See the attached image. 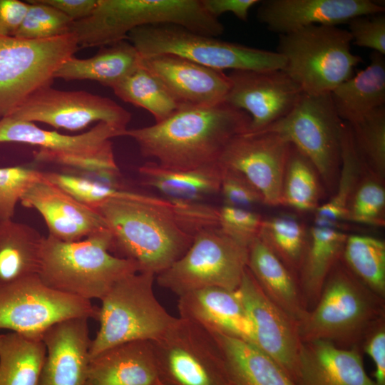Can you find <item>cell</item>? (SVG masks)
<instances>
[{"label": "cell", "mask_w": 385, "mask_h": 385, "mask_svg": "<svg viewBox=\"0 0 385 385\" xmlns=\"http://www.w3.org/2000/svg\"><path fill=\"white\" fill-rule=\"evenodd\" d=\"M250 117L226 102L212 106H183L164 120L133 129L124 136L140 153L161 167L189 170L218 162L227 143L247 132Z\"/></svg>", "instance_id": "1"}, {"label": "cell", "mask_w": 385, "mask_h": 385, "mask_svg": "<svg viewBox=\"0 0 385 385\" xmlns=\"http://www.w3.org/2000/svg\"><path fill=\"white\" fill-rule=\"evenodd\" d=\"M113 237V250L157 276L187 251L194 236L178 221V201L112 199L93 207Z\"/></svg>", "instance_id": "2"}, {"label": "cell", "mask_w": 385, "mask_h": 385, "mask_svg": "<svg viewBox=\"0 0 385 385\" xmlns=\"http://www.w3.org/2000/svg\"><path fill=\"white\" fill-rule=\"evenodd\" d=\"M109 229L63 242L43 237L38 276L48 287L91 301L101 299L123 277L139 272L133 261L114 255Z\"/></svg>", "instance_id": "3"}, {"label": "cell", "mask_w": 385, "mask_h": 385, "mask_svg": "<svg viewBox=\"0 0 385 385\" xmlns=\"http://www.w3.org/2000/svg\"><path fill=\"white\" fill-rule=\"evenodd\" d=\"M155 24L177 25L215 38L224 32L201 0H98L89 16L73 22L71 33L78 48H84L127 40L132 30Z\"/></svg>", "instance_id": "4"}, {"label": "cell", "mask_w": 385, "mask_h": 385, "mask_svg": "<svg viewBox=\"0 0 385 385\" xmlns=\"http://www.w3.org/2000/svg\"><path fill=\"white\" fill-rule=\"evenodd\" d=\"M340 260L327 278L315 307L297 324L302 342L354 344L384 320V304Z\"/></svg>", "instance_id": "5"}, {"label": "cell", "mask_w": 385, "mask_h": 385, "mask_svg": "<svg viewBox=\"0 0 385 385\" xmlns=\"http://www.w3.org/2000/svg\"><path fill=\"white\" fill-rule=\"evenodd\" d=\"M155 276L138 272L115 283L101 299L99 329L91 340L90 359L103 351L133 341H154L175 322L157 299Z\"/></svg>", "instance_id": "6"}, {"label": "cell", "mask_w": 385, "mask_h": 385, "mask_svg": "<svg viewBox=\"0 0 385 385\" xmlns=\"http://www.w3.org/2000/svg\"><path fill=\"white\" fill-rule=\"evenodd\" d=\"M279 37L277 52L285 60L283 70L304 93H330L362 62L351 51L348 30L337 26L313 25Z\"/></svg>", "instance_id": "7"}, {"label": "cell", "mask_w": 385, "mask_h": 385, "mask_svg": "<svg viewBox=\"0 0 385 385\" xmlns=\"http://www.w3.org/2000/svg\"><path fill=\"white\" fill-rule=\"evenodd\" d=\"M127 40L142 58L170 54L222 71L283 69L285 65L277 51L222 41L173 24L138 27L128 34Z\"/></svg>", "instance_id": "8"}, {"label": "cell", "mask_w": 385, "mask_h": 385, "mask_svg": "<svg viewBox=\"0 0 385 385\" xmlns=\"http://www.w3.org/2000/svg\"><path fill=\"white\" fill-rule=\"evenodd\" d=\"M248 247L218 227L195 235L187 251L155 276L158 284L179 297L207 287L236 290L247 267Z\"/></svg>", "instance_id": "9"}, {"label": "cell", "mask_w": 385, "mask_h": 385, "mask_svg": "<svg viewBox=\"0 0 385 385\" xmlns=\"http://www.w3.org/2000/svg\"><path fill=\"white\" fill-rule=\"evenodd\" d=\"M78 49L71 33L37 40L0 36V120L51 86L56 70Z\"/></svg>", "instance_id": "10"}, {"label": "cell", "mask_w": 385, "mask_h": 385, "mask_svg": "<svg viewBox=\"0 0 385 385\" xmlns=\"http://www.w3.org/2000/svg\"><path fill=\"white\" fill-rule=\"evenodd\" d=\"M150 342L163 384L231 385L218 342L202 326L178 317Z\"/></svg>", "instance_id": "11"}, {"label": "cell", "mask_w": 385, "mask_h": 385, "mask_svg": "<svg viewBox=\"0 0 385 385\" xmlns=\"http://www.w3.org/2000/svg\"><path fill=\"white\" fill-rule=\"evenodd\" d=\"M342 120L330 93H302L292 110L262 130L279 133L313 165L327 189L334 193L339 177Z\"/></svg>", "instance_id": "12"}, {"label": "cell", "mask_w": 385, "mask_h": 385, "mask_svg": "<svg viewBox=\"0 0 385 385\" xmlns=\"http://www.w3.org/2000/svg\"><path fill=\"white\" fill-rule=\"evenodd\" d=\"M97 315L91 301L54 289L38 275L0 286V329L42 337L57 322Z\"/></svg>", "instance_id": "13"}, {"label": "cell", "mask_w": 385, "mask_h": 385, "mask_svg": "<svg viewBox=\"0 0 385 385\" xmlns=\"http://www.w3.org/2000/svg\"><path fill=\"white\" fill-rule=\"evenodd\" d=\"M8 117L76 131L95 122L126 130L131 115L108 98L83 91H61L49 86L34 93Z\"/></svg>", "instance_id": "14"}, {"label": "cell", "mask_w": 385, "mask_h": 385, "mask_svg": "<svg viewBox=\"0 0 385 385\" xmlns=\"http://www.w3.org/2000/svg\"><path fill=\"white\" fill-rule=\"evenodd\" d=\"M291 143L270 130L245 132L225 145L218 162L245 177L260 192L263 204L282 205L283 180Z\"/></svg>", "instance_id": "15"}, {"label": "cell", "mask_w": 385, "mask_h": 385, "mask_svg": "<svg viewBox=\"0 0 385 385\" xmlns=\"http://www.w3.org/2000/svg\"><path fill=\"white\" fill-rule=\"evenodd\" d=\"M225 102L247 113V132L261 131L285 117L303 93L283 69L231 71Z\"/></svg>", "instance_id": "16"}, {"label": "cell", "mask_w": 385, "mask_h": 385, "mask_svg": "<svg viewBox=\"0 0 385 385\" xmlns=\"http://www.w3.org/2000/svg\"><path fill=\"white\" fill-rule=\"evenodd\" d=\"M236 290L251 323L253 344L295 383L302 342L297 324L264 293L247 267Z\"/></svg>", "instance_id": "17"}, {"label": "cell", "mask_w": 385, "mask_h": 385, "mask_svg": "<svg viewBox=\"0 0 385 385\" xmlns=\"http://www.w3.org/2000/svg\"><path fill=\"white\" fill-rule=\"evenodd\" d=\"M382 1L373 0L260 1L257 18L279 35L313 25L338 26L364 15L384 13Z\"/></svg>", "instance_id": "18"}, {"label": "cell", "mask_w": 385, "mask_h": 385, "mask_svg": "<svg viewBox=\"0 0 385 385\" xmlns=\"http://www.w3.org/2000/svg\"><path fill=\"white\" fill-rule=\"evenodd\" d=\"M143 61L180 107H205L225 102L230 81L222 71L170 54L143 58Z\"/></svg>", "instance_id": "19"}, {"label": "cell", "mask_w": 385, "mask_h": 385, "mask_svg": "<svg viewBox=\"0 0 385 385\" xmlns=\"http://www.w3.org/2000/svg\"><path fill=\"white\" fill-rule=\"evenodd\" d=\"M21 204L38 212L48 235L63 241H78L108 229L99 213L76 200L43 177L34 183L21 198Z\"/></svg>", "instance_id": "20"}, {"label": "cell", "mask_w": 385, "mask_h": 385, "mask_svg": "<svg viewBox=\"0 0 385 385\" xmlns=\"http://www.w3.org/2000/svg\"><path fill=\"white\" fill-rule=\"evenodd\" d=\"M42 339L46 356L39 385H84L92 340L88 318L57 322L43 334Z\"/></svg>", "instance_id": "21"}, {"label": "cell", "mask_w": 385, "mask_h": 385, "mask_svg": "<svg viewBox=\"0 0 385 385\" xmlns=\"http://www.w3.org/2000/svg\"><path fill=\"white\" fill-rule=\"evenodd\" d=\"M297 385H378L366 373L356 346L342 349L323 339L302 342Z\"/></svg>", "instance_id": "22"}, {"label": "cell", "mask_w": 385, "mask_h": 385, "mask_svg": "<svg viewBox=\"0 0 385 385\" xmlns=\"http://www.w3.org/2000/svg\"><path fill=\"white\" fill-rule=\"evenodd\" d=\"M126 130L101 122L85 133L71 135L42 129L32 122L6 117L0 120V143H24L53 153L99 155L113 151L111 139L124 136Z\"/></svg>", "instance_id": "23"}, {"label": "cell", "mask_w": 385, "mask_h": 385, "mask_svg": "<svg viewBox=\"0 0 385 385\" xmlns=\"http://www.w3.org/2000/svg\"><path fill=\"white\" fill-rule=\"evenodd\" d=\"M179 317L192 321L212 332L253 343V332L237 290L207 287L178 297Z\"/></svg>", "instance_id": "24"}, {"label": "cell", "mask_w": 385, "mask_h": 385, "mask_svg": "<svg viewBox=\"0 0 385 385\" xmlns=\"http://www.w3.org/2000/svg\"><path fill=\"white\" fill-rule=\"evenodd\" d=\"M150 341H133L107 349L90 359L84 385H158Z\"/></svg>", "instance_id": "25"}, {"label": "cell", "mask_w": 385, "mask_h": 385, "mask_svg": "<svg viewBox=\"0 0 385 385\" xmlns=\"http://www.w3.org/2000/svg\"><path fill=\"white\" fill-rule=\"evenodd\" d=\"M247 268L264 293L297 324L307 312L296 277L259 237L248 247Z\"/></svg>", "instance_id": "26"}, {"label": "cell", "mask_w": 385, "mask_h": 385, "mask_svg": "<svg viewBox=\"0 0 385 385\" xmlns=\"http://www.w3.org/2000/svg\"><path fill=\"white\" fill-rule=\"evenodd\" d=\"M330 95L339 118L349 125L385 106L384 55L372 51L368 66L337 86Z\"/></svg>", "instance_id": "27"}, {"label": "cell", "mask_w": 385, "mask_h": 385, "mask_svg": "<svg viewBox=\"0 0 385 385\" xmlns=\"http://www.w3.org/2000/svg\"><path fill=\"white\" fill-rule=\"evenodd\" d=\"M220 346L225 367L235 385H297L284 370L253 343L212 332Z\"/></svg>", "instance_id": "28"}, {"label": "cell", "mask_w": 385, "mask_h": 385, "mask_svg": "<svg viewBox=\"0 0 385 385\" xmlns=\"http://www.w3.org/2000/svg\"><path fill=\"white\" fill-rule=\"evenodd\" d=\"M222 166L219 162L189 170H173L147 162L138 168L143 185L170 200L202 202L220 192Z\"/></svg>", "instance_id": "29"}, {"label": "cell", "mask_w": 385, "mask_h": 385, "mask_svg": "<svg viewBox=\"0 0 385 385\" xmlns=\"http://www.w3.org/2000/svg\"><path fill=\"white\" fill-rule=\"evenodd\" d=\"M142 61L134 46L123 40L103 48L88 58L69 57L56 70L54 78L90 80L111 88Z\"/></svg>", "instance_id": "30"}, {"label": "cell", "mask_w": 385, "mask_h": 385, "mask_svg": "<svg viewBox=\"0 0 385 385\" xmlns=\"http://www.w3.org/2000/svg\"><path fill=\"white\" fill-rule=\"evenodd\" d=\"M348 235L342 230L313 225L308 232V243L298 275L306 306L318 301L327 277L342 259Z\"/></svg>", "instance_id": "31"}, {"label": "cell", "mask_w": 385, "mask_h": 385, "mask_svg": "<svg viewBox=\"0 0 385 385\" xmlns=\"http://www.w3.org/2000/svg\"><path fill=\"white\" fill-rule=\"evenodd\" d=\"M43 237L28 225L0 220V286L38 275Z\"/></svg>", "instance_id": "32"}, {"label": "cell", "mask_w": 385, "mask_h": 385, "mask_svg": "<svg viewBox=\"0 0 385 385\" xmlns=\"http://www.w3.org/2000/svg\"><path fill=\"white\" fill-rule=\"evenodd\" d=\"M340 169L336 189L330 199L314 212V225L342 230L347 207L361 174L366 169L355 147L350 126L342 122L340 136Z\"/></svg>", "instance_id": "33"}, {"label": "cell", "mask_w": 385, "mask_h": 385, "mask_svg": "<svg viewBox=\"0 0 385 385\" xmlns=\"http://www.w3.org/2000/svg\"><path fill=\"white\" fill-rule=\"evenodd\" d=\"M45 356L42 337L0 334V385H39Z\"/></svg>", "instance_id": "34"}, {"label": "cell", "mask_w": 385, "mask_h": 385, "mask_svg": "<svg viewBox=\"0 0 385 385\" xmlns=\"http://www.w3.org/2000/svg\"><path fill=\"white\" fill-rule=\"evenodd\" d=\"M111 88L122 101L150 113L155 123L168 118L180 107L143 61Z\"/></svg>", "instance_id": "35"}, {"label": "cell", "mask_w": 385, "mask_h": 385, "mask_svg": "<svg viewBox=\"0 0 385 385\" xmlns=\"http://www.w3.org/2000/svg\"><path fill=\"white\" fill-rule=\"evenodd\" d=\"M344 266L377 296L385 295V243L367 235L347 236L342 257Z\"/></svg>", "instance_id": "36"}, {"label": "cell", "mask_w": 385, "mask_h": 385, "mask_svg": "<svg viewBox=\"0 0 385 385\" xmlns=\"http://www.w3.org/2000/svg\"><path fill=\"white\" fill-rule=\"evenodd\" d=\"M298 280L308 243V231L289 215L263 220L258 237Z\"/></svg>", "instance_id": "37"}, {"label": "cell", "mask_w": 385, "mask_h": 385, "mask_svg": "<svg viewBox=\"0 0 385 385\" xmlns=\"http://www.w3.org/2000/svg\"><path fill=\"white\" fill-rule=\"evenodd\" d=\"M320 195L317 170L292 145L283 180L282 205L299 212H314L320 205Z\"/></svg>", "instance_id": "38"}, {"label": "cell", "mask_w": 385, "mask_h": 385, "mask_svg": "<svg viewBox=\"0 0 385 385\" xmlns=\"http://www.w3.org/2000/svg\"><path fill=\"white\" fill-rule=\"evenodd\" d=\"M349 126L355 147L365 168L371 174L384 180L385 106L375 109Z\"/></svg>", "instance_id": "39"}, {"label": "cell", "mask_w": 385, "mask_h": 385, "mask_svg": "<svg viewBox=\"0 0 385 385\" xmlns=\"http://www.w3.org/2000/svg\"><path fill=\"white\" fill-rule=\"evenodd\" d=\"M45 179L92 208L112 199L150 202L153 195L125 190L101 181L61 173H43Z\"/></svg>", "instance_id": "40"}, {"label": "cell", "mask_w": 385, "mask_h": 385, "mask_svg": "<svg viewBox=\"0 0 385 385\" xmlns=\"http://www.w3.org/2000/svg\"><path fill=\"white\" fill-rule=\"evenodd\" d=\"M361 178L347 207L346 221L369 226L385 225V189L383 180L368 171Z\"/></svg>", "instance_id": "41"}, {"label": "cell", "mask_w": 385, "mask_h": 385, "mask_svg": "<svg viewBox=\"0 0 385 385\" xmlns=\"http://www.w3.org/2000/svg\"><path fill=\"white\" fill-rule=\"evenodd\" d=\"M27 2L29 4L28 11L14 37L37 40L71 33L73 21L63 13L39 0Z\"/></svg>", "instance_id": "42"}, {"label": "cell", "mask_w": 385, "mask_h": 385, "mask_svg": "<svg viewBox=\"0 0 385 385\" xmlns=\"http://www.w3.org/2000/svg\"><path fill=\"white\" fill-rule=\"evenodd\" d=\"M43 178V172L24 166L0 168V220H11L26 190Z\"/></svg>", "instance_id": "43"}, {"label": "cell", "mask_w": 385, "mask_h": 385, "mask_svg": "<svg viewBox=\"0 0 385 385\" xmlns=\"http://www.w3.org/2000/svg\"><path fill=\"white\" fill-rule=\"evenodd\" d=\"M263 220L260 214L250 209L224 205L218 208V227L248 247L259 237Z\"/></svg>", "instance_id": "44"}, {"label": "cell", "mask_w": 385, "mask_h": 385, "mask_svg": "<svg viewBox=\"0 0 385 385\" xmlns=\"http://www.w3.org/2000/svg\"><path fill=\"white\" fill-rule=\"evenodd\" d=\"M222 169L219 192L224 205L251 210L258 204H263L260 192L245 177L222 166Z\"/></svg>", "instance_id": "45"}, {"label": "cell", "mask_w": 385, "mask_h": 385, "mask_svg": "<svg viewBox=\"0 0 385 385\" xmlns=\"http://www.w3.org/2000/svg\"><path fill=\"white\" fill-rule=\"evenodd\" d=\"M347 24L351 43L385 56L384 13L356 16Z\"/></svg>", "instance_id": "46"}, {"label": "cell", "mask_w": 385, "mask_h": 385, "mask_svg": "<svg viewBox=\"0 0 385 385\" xmlns=\"http://www.w3.org/2000/svg\"><path fill=\"white\" fill-rule=\"evenodd\" d=\"M368 334L364 344V351L374 363V380L378 385H385V328L384 322L374 327Z\"/></svg>", "instance_id": "47"}, {"label": "cell", "mask_w": 385, "mask_h": 385, "mask_svg": "<svg viewBox=\"0 0 385 385\" xmlns=\"http://www.w3.org/2000/svg\"><path fill=\"white\" fill-rule=\"evenodd\" d=\"M29 4L19 0H0V36H14Z\"/></svg>", "instance_id": "48"}, {"label": "cell", "mask_w": 385, "mask_h": 385, "mask_svg": "<svg viewBox=\"0 0 385 385\" xmlns=\"http://www.w3.org/2000/svg\"><path fill=\"white\" fill-rule=\"evenodd\" d=\"M205 10L217 18L224 13H232L237 19L246 21L249 11L259 0H201Z\"/></svg>", "instance_id": "49"}, {"label": "cell", "mask_w": 385, "mask_h": 385, "mask_svg": "<svg viewBox=\"0 0 385 385\" xmlns=\"http://www.w3.org/2000/svg\"><path fill=\"white\" fill-rule=\"evenodd\" d=\"M63 13L73 21L89 16L96 8L98 0H39Z\"/></svg>", "instance_id": "50"}, {"label": "cell", "mask_w": 385, "mask_h": 385, "mask_svg": "<svg viewBox=\"0 0 385 385\" xmlns=\"http://www.w3.org/2000/svg\"><path fill=\"white\" fill-rule=\"evenodd\" d=\"M158 385H167V384H163V383H161V384H158Z\"/></svg>", "instance_id": "51"}, {"label": "cell", "mask_w": 385, "mask_h": 385, "mask_svg": "<svg viewBox=\"0 0 385 385\" xmlns=\"http://www.w3.org/2000/svg\"><path fill=\"white\" fill-rule=\"evenodd\" d=\"M231 385H235V384H231Z\"/></svg>", "instance_id": "52"}]
</instances>
